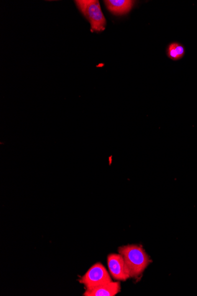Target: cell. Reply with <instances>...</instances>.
<instances>
[{
	"mask_svg": "<svg viewBox=\"0 0 197 296\" xmlns=\"http://www.w3.org/2000/svg\"><path fill=\"white\" fill-rule=\"evenodd\" d=\"M118 252L123 256L130 277H138L150 262V256L141 246L128 245L120 246Z\"/></svg>",
	"mask_w": 197,
	"mask_h": 296,
	"instance_id": "obj_1",
	"label": "cell"
},
{
	"mask_svg": "<svg viewBox=\"0 0 197 296\" xmlns=\"http://www.w3.org/2000/svg\"><path fill=\"white\" fill-rule=\"evenodd\" d=\"M78 8L90 22L92 31L100 32L104 31L106 19L102 12L100 2L97 0H76Z\"/></svg>",
	"mask_w": 197,
	"mask_h": 296,
	"instance_id": "obj_2",
	"label": "cell"
},
{
	"mask_svg": "<svg viewBox=\"0 0 197 296\" xmlns=\"http://www.w3.org/2000/svg\"><path fill=\"white\" fill-rule=\"evenodd\" d=\"M78 281L84 285L86 290H91L112 281V279L106 269L100 262H98L92 266Z\"/></svg>",
	"mask_w": 197,
	"mask_h": 296,
	"instance_id": "obj_3",
	"label": "cell"
},
{
	"mask_svg": "<svg viewBox=\"0 0 197 296\" xmlns=\"http://www.w3.org/2000/svg\"><path fill=\"white\" fill-rule=\"evenodd\" d=\"M108 265L113 278L118 281H126L130 278L129 271L120 254H110L108 256Z\"/></svg>",
	"mask_w": 197,
	"mask_h": 296,
	"instance_id": "obj_4",
	"label": "cell"
},
{
	"mask_svg": "<svg viewBox=\"0 0 197 296\" xmlns=\"http://www.w3.org/2000/svg\"><path fill=\"white\" fill-rule=\"evenodd\" d=\"M120 291V285L119 282L112 281L98 286L91 290H86L84 296H114Z\"/></svg>",
	"mask_w": 197,
	"mask_h": 296,
	"instance_id": "obj_5",
	"label": "cell"
},
{
	"mask_svg": "<svg viewBox=\"0 0 197 296\" xmlns=\"http://www.w3.org/2000/svg\"><path fill=\"white\" fill-rule=\"evenodd\" d=\"M108 11L117 16L128 14L132 9L134 1L131 0H106L104 1Z\"/></svg>",
	"mask_w": 197,
	"mask_h": 296,
	"instance_id": "obj_6",
	"label": "cell"
},
{
	"mask_svg": "<svg viewBox=\"0 0 197 296\" xmlns=\"http://www.w3.org/2000/svg\"><path fill=\"white\" fill-rule=\"evenodd\" d=\"M185 54V49L183 46L178 43H172L167 49V55L174 61H178L182 59Z\"/></svg>",
	"mask_w": 197,
	"mask_h": 296,
	"instance_id": "obj_7",
	"label": "cell"
}]
</instances>
